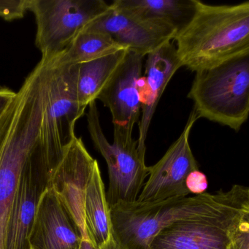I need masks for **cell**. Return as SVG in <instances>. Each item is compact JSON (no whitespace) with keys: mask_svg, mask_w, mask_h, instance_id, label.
<instances>
[{"mask_svg":"<svg viewBox=\"0 0 249 249\" xmlns=\"http://www.w3.org/2000/svg\"><path fill=\"white\" fill-rule=\"evenodd\" d=\"M249 205V188L194 195L159 202L119 203L110 208L112 237L122 249H149L151 240L177 221L216 215Z\"/></svg>","mask_w":249,"mask_h":249,"instance_id":"1","label":"cell"},{"mask_svg":"<svg viewBox=\"0 0 249 249\" xmlns=\"http://www.w3.org/2000/svg\"><path fill=\"white\" fill-rule=\"evenodd\" d=\"M182 67L199 72L249 53V2L213 5L195 0L189 22L175 37Z\"/></svg>","mask_w":249,"mask_h":249,"instance_id":"2","label":"cell"},{"mask_svg":"<svg viewBox=\"0 0 249 249\" xmlns=\"http://www.w3.org/2000/svg\"><path fill=\"white\" fill-rule=\"evenodd\" d=\"M45 101L44 78L36 67L0 118V249L21 171L38 136Z\"/></svg>","mask_w":249,"mask_h":249,"instance_id":"3","label":"cell"},{"mask_svg":"<svg viewBox=\"0 0 249 249\" xmlns=\"http://www.w3.org/2000/svg\"><path fill=\"white\" fill-rule=\"evenodd\" d=\"M188 97L198 117L236 132L249 113V53L196 72Z\"/></svg>","mask_w":249,"mask_h":249,"instance_id":"4","label":"cell"},{"mask_svg":"<svg viewBox=\"0 0 249 249\" xmlns=\"http://www.w3.org/2000/svg\"><path fill=\"white\" fill-rule=\"evenodd\" d=\"M41 59L44 62L46 101L35 147L51 173L62 159L64 150L76 137L75 124L86 110L78 103L77 65L60 63L56 57Z\"/></svg>","mask_w":249,"mask_h":249,"instance_id":"5","label":"cell"},{"mask_svg":"<svg viewBox=\"0 0 249 249\" xmlns=\"http://www.w3.org/2000/svg\"><path fill=\"white\" fill-rule=\"evenodd\" d=\"M88 107L90 137L107 163L109 187L106 199L109 208L119 203L136 202L148 176L145 151L139 148L132 133L116 126H113V141L110 143L102 129L96 101Z\"/></svg>","mask_w":249,"mask_h":249,"instance_id":"6","label":"cell"},{"mask_svg":"<svg viewBox=\"0 0 249 249\" xmlns=\"http://www.w3.org/2000/svg\"><path fill=\"white\" fill-rule=\"evenodd\" d=\"M110 6L103 0H32L37 24L36 45L42 57L62 53L90 23Z\"/></svg>","mask_w":249,"mask_h":249,"instance_id":"7","label":"cell"},{"mask_svg":"<svg viewBox=\"0 0 249 249\" xmlns=\"http://www.w3.org/2000/svg\"><path fill=\"white\" fill-rule=\"evenodd\" d=\"M198 119L193 109L178 138L158 162L148 167V178L138 202H159L190 195L186 187V178L192 172L199 170V165L192 153L189 137Z\"/></svg>","mask_w":249,"mask_h":249,"instance_id":"8","label":"cell"},{"mask_svg":"<svg viewBox=\"0 0 249 249\" xmlns=\"http://www.w3.org/2000/svg\"><path fill=\"white\" fill-rule=\"evenodd\" d=\"M249 205L216 215L177 221L161 230L149 249H226Z\"/></svg>","mask_w":249,"mask_h":249,"instance_id":"9","label":"cell"},{"mask_svg":"<svg viewBox=\"0 0 249 249\" xmlns=\"http://www.w3.org/2000/svg\"><path fill=\"white\" fill-rule=\"evenodd\" d=\"M50 171L33 147L14 194L5 227L3 249H31L29 236L39 201L49 183Z\"/></svg>","mask_w":249,"mask_h":249,"instance_id":"10","label":"cell"},{"mask_svg":"<svg viewBox=\"0 0 249 249\" xmlns=\"http://www.w3.org/2000/svg\"><path fill=\"white\" fill-rule=\"evenodd\" d=\"M110 8L82 31L100 32L111 36L124 49L145 56L173 41L178 30L164 21L149 19L126 10Z\"/></svg>","mask_w":249,"mask_h":249,"instance_id":"11","label":"cell"},{"mask_svg":"<svg viewBox=\"0 0 249 249\" xmlns=\"http://www.w3.org/2000/svg\"><path fill=\"white\" fill-rule=\"evenodd\" d=\"M97 160L87 151L82 138L75 137L64 150L62 159L49 176L48 188L57 195L79 230L89 240L84 224V200Z\"/></svg>","mask_w":249,"mask_h":249,"instance_id":"12","label":"cell"},{"mask_svg":"<svg viewBox=\"0 0 249 249\" xmlns=\"http://www.w3.org/2000/svg\"><path fill=\"white\" fill-rule=\"evenodd\" d=\"M144 57L127 50L124 59L115 71L97 100L110 110L113 126L133 133L141 116L140 94Z\"/></svg>","mask_w":249,"mask_h":249,"instance_id":"13","label":"cell"},{"mask_svg":"<svg viewBox=\"0 0 249 249\" xmlns=\"http://www.w3.org/2000/svg\"><path fill=\"white\" fill-rule=\"evenodd\" d=\"M79 230L57 195L46 188L29 236L31 249H80Z\"/></svg>","mask_w":249,"mask_h":249,"instance_id":"14","label":"cell"},{"mask_svg":"<svg viewBox=\"0 0 249 249\" xmlns=\"http://www.w3.org/2000/svg\"><path fill=\"white\" fill-rule=\"evenodd\" d=\"M181 67L173 41L147 55L145 76L141 78L140 87L142 106L138 142L141 150L146 151L147 135L160 98L173 75Z\"/></svg>","mask_w":249,"mask_h":249,"instance_id":"15","label":"cell"},{"mask_svg":"<svg viewBox=\"0 0 249 249\" xmlns=\"http://www.w3.org/2000/svg\"><path fill=\"white\" fill-rule=\"evenodd\" d=\"M84 215L89 240L95 249H100L112 237V223L105 184L97 161L87 186Z\"/></svg>","mask_w":249,"mask_h":249,"instance_id":"16","label":"cell"},{"mask_svg":"<svg viewBox=\"0 0 249 249\" xmlns=\"http://www.w3.org/2000/svg\"><path fill=\"white\" fill-rule=\"evenodd\" d=\"M128 49H122L95 60L77 65L78 103L86 110L99 94L124 59Z\"/></svg>","mask_w":249,"mask_h":249,"instance_id":"17","label":"cell"},{"mask_svg":"<svg viewBox=\"0 0 249 249\" xmlns=\"http://www.w3.org/2000/svg\"><path fill=\"white\" fill-rule=\"evenodd\" d=\"M110 5L143 18L164 21L178 32L189 22L195 11V0H115Z\"/></svg>","mask_w":249,"mask_h":249,"instance_id":"18","label":"cell"},{"mask_svg":"<svg viewBox=\"0 0 249 249\" xmlns=\"http://www.w3.org/2000/svg\"><path fill=\"white\" fill-rule=\"evenodd\" d=\"M124 49L111 36L100 32L81 31L70 46L56 56L65 65H78L111 54Z\"/></svg>","mask_w":249,"mask_h":249,"instance_id":"19","label":"cell"},{"mask_svg":"<svg viewBox=\"0 0 249 249\" xmlns=\"http://www.w3.org/2000/svg\"><path fill=\"white\" fill-rule=\"evenodd\" d=\"M32 0H0V17L12 21L24 18L30 11Z\"/></svg>","mask_w":249,"mask_h":249,"instance_id":"20","label":"cell"},{"mask_svg":"<svg viewBox=\"0 0 249 249\" xmlns=\"http://www.w3.org/2000/svg\"><path fill=\"white\" fill-rule=\"evenodd\" d=\"M226 249H249V214L239 223Z\"/></svg>","mask_w":249,"mask_h":249,"instance_id":"21","label":"cell"},{"mask_svg":"<svg viewBox=\"0 0 249 249\" xmlns=\"http://www.w3.org/2000/svg\"><path fill=\"white\" fill-rule=\"evenodd\" d=\"M186 187L190 194L200 195L205 193L208 183L206 176L199 170L192 172L186 178Z\"/></svg>","mask_w":249,"mask_h":249,"instance_id":"22","label":"cell"},{"mask_svg":"<svg viewBox=\"0 0 249 249\" xmlns=\"http://www.w3.org/2000/svg\"><path fill=\"white\" fill-rule=\"evenodd\" d=\"M17 97V92L8 87H0V118L13 100Z\"/></svg>","mask_w":249,"mask_h":249,"instance_id":"23","label":"cell"},{"mask_svg":"<svg viewBox=\"0 0 249 249\" xmlns=\"http://www.w3.org/2000/svg\"><path fill=\"white\" fill-rule=\"evenodd\" d=\"M100 249H122L120 246L116 243V242L113 240V237L109 239L108 241L103 245Z\"/></svg>","mask_w":249,"mask_h":249,"instance_id":"24","label":"cell"},{"mask_svg":"<svg viewBox=\"0 0 249 249\" xmlns=\"http://www.w3.org/2000/svg\"><path fill=\"white\" fill-rule=\"evenodd\" d=\"M80 249H97L94 247L92 244L90 243L89 240L87 239H82L81 240V246Z\"/></svg>","mask_w":249,"mask_h":249,"instance_id":"25","label":"cell"}]
</instances>
